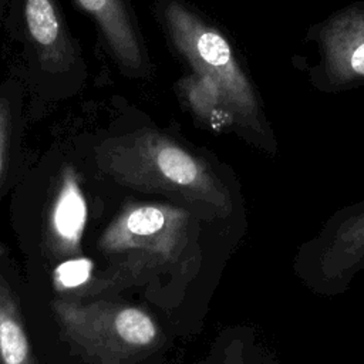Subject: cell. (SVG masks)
I'll return each instance as SVG.
<instances>
[{
	"instance_id": "7",
	"label": "cell",
	"mask_w": 364,
	"mask_h": 364,
	"mask_svg": "<svg viewBox=\"0 0 364 364\" xmlns=\"http://www.w3.org/2000/svg\"><path fill=\"white\" fill-rule=\"evenodd\" d=\"M98 24L112 54L132 71L142 70L145 53L125 0H75Z\"/></svg>"
},
{
	"instance_id": "4",
	"label": "cell",
	"mask_w": 364,
	"mask_h": 364,
	"mask_svg": "<svg viewBox=\"0 0 364 364\" xmlns=\"http://www.w3.org/2000/svg\"><path fill=\"white\" fill-rule=\"evenodd\" d=\"M164 16L176 50L192 65L196 77L219 92L228 109L242 119H253L256 98L226 38L179 1H169Z\"/></svg>"
},
{
	"instance_id": "11",
	"label": "cell",
	"mask_w": 364,
	"mask_h": 364,
	"mask_svg": "<svg viewBox=\"0 0 364 364\" xmlns=\"http://www.w3.org/2000/svg\"><path fill=\"white\" fill-rule=\"evenodd\" d=\"M10 134H11L10 104L4 98H0V176L3 173L4 164L7 159Z\"/></svg>"
},
{
	"instance_id": "2",
	"label": "cell",
	"mask_w": 364,
	"mask_h": 364,
	"mask_svg": "<svg viewBox=\"0 0 364 364\" xmlns=\"http://www.w3.org/2000/svg\"><path fill=\"white\" fill-rule=\"evenodd\" d=\"M97 164L124 186L181 199L219 216L230 210L229 192L209 165L155 129L104 141Z\"/></svg>"
},
{
	"instance_id": "9",
	"label": "cell",
	"mask_w": 364,
	"mask_h": 364,
	"mask_svg": "<svg viewBox=\"0 0 364 364\" xmlns=\"http://www.w3.org/2000/svg\"><path fill=\"white\" fill-rule=\"evenodd\" d=\"M24 20L41 60L54 68L71 60V43L55 0H24Z\"/></svg>"
},
{
	"instance_id": "1",
	"label": "cell",
	"mask_w": 364,
	"mask_h": 364,
	"mask_svg": "<svg viewBox=\"0 0 364 364\" xmlns=\"http://www.w3.org/2000/svg\"><path fill=\"white\" fill-rule=\"evenodd\" d=\"M193 235L192 213L182 206L156 202L125 205L98 239V249L109 257V269L94 277L91 293L188 272Z\"/></svg>"
},
{
	"instance_id": "13",
	"label": "cell",
	"mask_w": 364,
	"mask_h": 364,
	"mask_svg": "<svg viewBox=\"0 0 364 364\" xmlns=\"http://www.w3.org/2000/svg\"><path fill=\"white\" fill-rule=\"evenodd\" d=\"M0 364H3V363H1V358H0Z\"/></svg>"
},
{
	"instance_id": "3",
	"label": "cell",
	"mask_w": 364,
	"mask_h": 364,
	"mask_svg": "<svg viewBox=\"0 0 364 364\" xmlns=\"http://www.w3.org/2000/svg\"><path fill=\"white\" fill-rule=\"evenodd\" d=\"M64 341L90 364H135L161 341L144 309L111 300L53 301Z\"/></svg>"
},
{
	"instance_id": "8",
	"label": "cell",
	"mask_w": 364,
	"mask_h": 364,
	"mask_svg": "<svg viewBox=\"0 0 364 364\" xmlns=\"http://www.w3.org/2000/svg\"><path fill=\"white\" fill-rule=\"evenodd\" d=\"M330 71L343 81L364 77V13L336 18L324 31Z\"/></svg>"
},
{
	"instance_id": "12",
	"label": "cell",
	"mask_w": 364,
	"mask_h": 364,
	"mask_svg": "<svg viewBox=\"0 0 364 364\" xmlns=\"http://www.w3.org/2000/svg\"><path fill=\"white\" fill-rule=\"evenodd\" d=\"M218 364H239V361H236V360H233V358H226V360H223V361H219Z\"/></svg>"
},
{
	"instance_id": "5",
	"label": "cell",
	"mask_w": 364,
	"mask_h": 364,
	"mask_svg": "<svg viewBox=\"0 0 364 364\" xmlns=\"http://www.w3.org/2000/svg\"><path fill=\"white\" fill-rule=\"evenodd\" d=\"M364 266V206L334 218L301 250L299 274L317 291L341 290Z\"/></svg>"
},
{
	"instance_id": "6",
	"label": "cell",
	"mask_w": 364,
	"mask_h": 364,
	"mask_svg": "<svg viewBox=\"0 0 364 364\" xmlns=\"http://www.w3.org/2000/svg\"><path fill=\"white\" fill-rule=\"evenodd\" d=\"M87 225V202L73 166L61 172L47 218V243L54 257H77Z\"/></svg>"
},
{
	"instance_id": "10",
	"label": "cell",
	"mask_w": 364,
	"mask_h": 364,
	"mask_svg": "<svg viewBox=\"0 0 364 364\" xmlns=\"http://www.w3.org/2000/svg\"><path fill=\"white\" fill-rule=\"evenodd\" d=\"M0 358L3 364H37L21 310L0 266Z\"/></svg>"
}]
</instances>
